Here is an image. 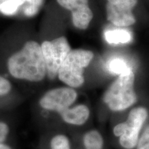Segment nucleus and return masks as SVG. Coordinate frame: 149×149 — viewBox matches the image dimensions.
<instances>
[{"label":"nucleus","instance_id":"obj_2","mask_svg":"<svg viewBox=\"0 0 149 149\" xmlns=\"http://www.w3.org/2000/svg\"><path fill=\"white\" fill-rule=\"evenodd\" d=\"M135 74L133 70L120 74L104 93V103L111 111H122L131 107L137 102L134 90Z\"/></svg>","mask_w":149,"mask_h":149},{"label":"nucleus","instance_id":"obj_19","mask_svg":"<svg viewBox=\"0 0 149 149\" xmlns=\"http://www.w3.org/2000/svg\"><path fill=\"white\" fill-rule=\"evenodd\" d=\"M0 149H11V148L8 146H7V145L0 143Z\"/></svg>","mask_w":149,"mask_h":149},{"label":"nucleus","instance_id":"obj_20","mask_svg":"<svg viewBox=\"0 0 149 149\" xmlns=\"http://www.w3.org/2000/svg\"><path fill=\"white\" fill-rule=\"evenodd\" d=\"M0 1H1V2H2V1H5V0H0Z\"/></svg>","mask_w":149,"mask_h":149},{"label":"nucleus","instance_id":"obj_16","mask_svg":"<svg viewBox=\"0 0 149 149\" xmlns=\"http://www.w3.org/2000/svg\"><path fill=\"white\" fill-rule=\"evenodd\" d=\"M137 149H149V126L138 139Z\"/></svg>","mask_w":149,"mask_h":149},{"label":"nucleus","instance_id":"obj_13","mask_svg":"<svg viewBox=\"0 0 149 149\" xmlns=\"http://www.w3.org/2000/svg\"><path fill=\"white\" fill-rule=\"evenodd\" d=\"M25 3L26 0H5L0 3V12L5 15H13Z\"/></svg>","mask_w":149,"mask_h":149},{"label":"nucleus","instance_id":"obj_8","mask_svg":"<svg viewBox=\"0 0 149 149\" xmlns=\"http://www.w3.org/2000/svg\"><path fill=\"white\" fill-rule=\"evenodd\" d=\"M60 6L71 12L74 27L85 30L93 18V13L88 6V0H57Z\"/></svg>","mask_w":149,"mask_h":149},{"label":"nucleus","instance_id":"obj_14","mask_svg":"<svg viewBox=\"0 0 149 149\" xmlns=\"http://www.w3.org/2000/svg\"><path fill=\"white\" fill-rule=\"evenodd\" d=\"M44 0H26L27 6L24 10V15L27 17H33L40 10Z\"/></svg>","mask_w":149,"mask_h":149},{"label":"nucleus","instance_id":"obj_12","mask_svg":"<svg viewBox=\"0 0 149 149\" xmlns=\"http://www.w3.org/2000/svg\"><path fill=\"white\" fill-rule=\"evenodd\" d=\"M107 68L112 73L118 75L126 74L133 70L131 66L128 64L127 61L121 58L111 59L107 64Z\"/></svg>","mask_w":149,"mask_h":149},{"label":"nucleus","instance_id":"obj_17","mask_svg":"<svg viewBox=\"0 0 149 149\" xmlns=\"http://www.w3.org/2000/svg\"><path fill=\"white\" fill-rule=\"evenodd\" d=\"M11 84L8 79L0 76V96L5 95L10 92Z\"/></svg>","mask_w":149,"mask_h":149},{"label":"nucleus","instance_id":"obj_1","mask_svg":"<svg viewBox=\"0 0 149 149\" xmlns=\"http://www.w3.org/2000/svg\"><path fill=\"white\" fill-rule=\"evenodd\" d=\"M8 69L16 79L42 81L46 74V68L41 45L35 41L27 42L8 59Z\"/></svg>","mask_w":149,"mask_h":149},{"label":"nucleus","instance_id":"obj_4","mask_svg":"<svg viewBox=\"0 0 149 149\" xmlns=\"http://www.w3.org/2000/svg\"><path fill=\"white\" fill-rule=\"evenodd\" d=\"M148 117V111L144 107L132 109L125 122L115 126L113 133L120 137V143L125 149H133L137 146L139 132Z\"/></svg>","mask_w":149,"mask_h":149},{"label":"nucleus","instance_id":"obj_18","mask_svg":"<svg viewBox=\"0 0 149 149\" xmlns=\"http://www.w3.org/2000/svg\"><path fill=\"white\" fill-rule=\"evenodd\" d=\"M8 132L9 128L8 125L3 122H0V143L5 140Z\"/></svg>","mask_w":149,"mask_h":149},{"label":"nucleus","instance_id":"obj_5","mask_svg":"<svg viewBox=\"0 0 149 149\" xmlns=\"http://www.w3.org/2000/svg\"><path fill=\"white\" fill-rule=\"evenodd\" d=\"M41 48L45 61L46 74L53 79L57 76L59 68L71 48L66 37L61 36L51 41H45L41 45Z\"/></svg>","mask_w":149,"mask_h":149},{"label":"nucleus","instance_id":"obj_11","mask_svg":"<svg viewBox=\"0 0 149 149\" xmlns=\"http://www.w3.org/2000/svg\"><path fill=\"white\" fill-rule=\"evenodd\" d=\"M84 144L86 149H102L104 140L101 134L95 130L87 132L84 136Z\"/></svg>","mask_w":149,"mask_h":149},{"label":"nucleus","instance_id":"obj_9","mask_svg":"<svg viewBox=\"0 0 149 149\" xmlns=\"http://www.w3.org/2000/svg\"><path fill=\"white\" fill-rule=\"evenodd\" d=\"M59 114L65 122L79 126L86 122L90 115V111L86 105L79 104L72 108H68Z\"/></svg>","mask_w":149,"mask_h":149},{"label":"nucleus","instance_id":"obj_3","mask_svg":"<svg viewBox=\"0 0 149 149\" xmlns=\"http://www.w3.org/2000/svg\"><path fill=\"white\" fill-rule=\"evenodd\" d=\"M94 57L88 50H71L59 68L57 76L70 88H79L84 82V71Z\"/></svg>","mask_w":149,"mask_h":149},{"label":"nucleus","instance_id":"obj_6","mask_svg":"<svg viewBox=\"0 0 149 149\" xmlns=\"http://www.w3.org/2000/svg\"><path fill=\"white\" fill-rule=\"evenodd\" d=\"M137 0H107L106 5L107 19L117 27H128L135 23L133 9Z\"/></svg>","mask_w":149,"mask_h":149},{"label":"nucleus","instance_id":"obj_15","mask_svg":"<svg viewBox=\"0 0 149 149\" xmlns=\"http://www.w3.org/2000/svg\"><path fill=\"white\" fill-rule=\"evenodd\" d=\"M51 149H70L68 137L63 135L55 136L51 141Z\"/></svg>","mask_w":149,"mask_h":149},{"label":"nucleus","instance_id":"obj_7","mask_svg":"<svg viewBox=\"0 0 149 149\" xmlns=\"http://www.w3.org/2000/svg\"><path fill=\"white\" fill-rule=\"evenodd\" d=\"M77 92L70 87H61L48 91L41 98V107L60 113L70 107L76 100Z\"/></svg>","mask_w":149,"mask_h":149},{"label":"nucleus","instance_id":"obj_10","mask_svg":"<svg viewBox=\"0 0 149 149\" xmlns=\"http://www.w3.org/2000/svg\"><path fill=\"white\" fill-rule=\"evenodd\" d=\"M107 42L111 44H126L131 40V34L125 29L110 30L105 33Z\"/></svg>","mask_w":149,"mask_h":149}]
</instances>
